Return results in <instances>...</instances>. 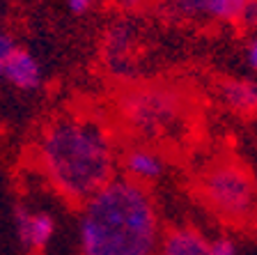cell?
Masks as SVG:
<instances>
[{
	"label": "cell",
	"instance_id": "cell-1",
	"mask_svg": "<svg viewBox=\"0 0 257 255\" xmlns=\"http://www.w3.org/2000/svg\"><path fill=\"white\" fill-rule=\"evenodd\" d=\"M80 255H156L161 228L156 205L143 184L112 177L83 202Z\"/></svg>",
	"mask_w": 257,
	"mask_h": 255
},
{
	"label": "cell",
	"instance_id": "cell-2",
	"mask_svg": "<svg viewBox=\"0 0 257 255\" xmlns=\"http://www.w3.org/2000/svg\"><path fill=\"white\" fill-rule=\"evenodd\" d=\"M39 165L55 191L87 202L115 175V152L106 129L85 117H58L42 131Z\"/></svg>",
	"mask_w": 257,
	"mask_h": 255
},
{
	"label": "cell",
	"instance_id": "cell-3",
	"mask_svg": "<svg viewBox=\"0 0 257 255\" xmlns=\"http://www.w3.org/2000/svg\"><path fill=\"white\" fill-rule=\"evenodd\" d=\"M209 207L227 221H246L255 209V182L241 163H216L202 177Z\"/></svg>",
	"mask_w": 257,
	"mask_h": 255
},
{
	"label": "cell",
	"instance_id": "cell-4",
	"mask_svg": "<svg viewBox=\"0 0 257 255\" xmlns=\"http://www.w3.org/2000/svg\"><path fill=\"white\" fill-rule=\"evenodd\" d=\"M126 117L136 131L152 138L161 133H170V129L179 122V104L170 92L145 90L131 97L126 104Z\"/></svg>",
	"mask_w": 257,
	"mask_h": 255
},
{
	"label": "cell",
	"instance_id": "cell-5",
	"mask_svg": "<svg viewBox=\"0 0 257 255\" xmlns=\"http://www.w3.org/2000/svg\"><path fill=\"white\" fill-rule=\"evenodd\" d=\"M14 223L21 244L32 250H42L55 232V221L46 212H28V209L19 207Z\"/></svg>",
	"mask_w": 257,
	"mask_h": 255
},
{
	"label": "cell",
	"instance_id": "cell-6",
	"mask_svg": "<svg viewBox=\"0 0 257 255\" xmlns=\"http://www.w3.org/2000/svg\"><path fill=\"white\" fill-rule=\"evenodd\" d=\"M3 78L19 90H35L42 83V69H39V62L32 58L30 51L14 46L10 58H7Z\"/></svg>",
	"mask_w": 257,
	"mask_h": 255
},
{
	"label": "cell",
	"instance_id": "cell-7",
	"mask_svg": "<svg viewBox=\"0 0 257 255\" xmlns=\"http://www.w3.org/2000/svg\"><path fill=\"white\" fill-rule=\"evenodd\" d=\"M156 255H209V241L195 228H172L161 239Z\"/></svg>",
	"mask_w": 257,
	"mask_h": 255
},
{
	"label": "cell",
	"instance_id": "cell-8",
	"mask_svg": "<svg viewBox=\"0 0 257 255\" xmlns=\"http://www.w3.org/2000/svg\"><path fill=\"white\" fill-rule=\"evenodd\" d=\"M248 0H177L179 12L186 16H209L218 21H236Z\"/></svg>",
	"mask_w": 257,
	"mask_h": 255
},
{
	"label": "cell",
	"instance_id": "cell-9",
	"mask_svg": "<svg viewBox=\"0 0 257 255\" xmlns=\"http://www.w3.org/2000/svg\"><path fill=\"white\" fill-rule=\"evenodd\" d=\"M124 170H126V180L145 186L147 182H154L161 177L163 159L156 152H152V149L138 147V149H131L124 156Z\"/></svg>",
	"mask_w": 257,
	"mask_h": 255
},
{
	"label": "cell",
	"instance_id": "cell-10",
	"mask_svg": "<svg viewBox=\"0 0 257 255\" xmlns=\"http://www.w3.org/2000/svg\"><path fill=\"white\" fill-rule=\"evenodd\" d=\"M220 95L232 111H257V83H252V80H227Z\"/></svg>",
	"mask_w": 257,
	"mask_h": 255
},
{
	"label": "cell",
	"instance_id": "cell-11",
	"mask_svg": "<svg viewBox=\"0 0 257 255\" xmlns=\"http://www.w3.org/2000/svg\"><path fill=\"white\" fill-rule=\"evenodd\" d=\"M209 255H236V246L232 239L220 237L216 241H209Z\"/></svg>",
	"mask_w": 257,
	"mask_h": 255
},
{
	"label": "cell",
	"instance_id": "cell-12",
	"mask_svg": "<svg viewBox=\"0 0 257 255\" xmlns=\"http://www.w3.org/2000/svg\"><path fill=\"white\" fill-rule=\"evenodd\" d=\"M14 46H16V44L12 42V37H7V35H3V32H0V80H3L7 58H10V53H12V48H14Z\"/></svg>",
	"mask_w": 257,
	"mask_h": 255
},
{
	"label": "cell",
	"instance_id": "cell-13",
	"mask_svg": "<svg viewBox=\"0 0 257 255\" xmlns=\"http://www.w3.org/2000/svg\"><path fill=\"white\" fill-rule=\"evenodd\" d=\"M239 19L243 23H248V26H257V0H248Z\"/></svg>",
	"mask_w": 257,
	"mask_h": 255
},
{
	"label": "cell",
	"instance_id": "cell-14",
	"mask_svg": "<svg viewBox=\"0 0 257 255\" xmlns=\"http://www.w3.org/2000/svg\"><path fill=\"white\" fill-rule=\"evenodd\" d=\"M67 3H69V10L74 12V14H85L96 0H67Z\"/></svg>",
	"mask_w": 257,
	"mask_h": 255
},
{
	"label": "cell",
	"instance_id": "cell-15",
	"mask_svg": "<svg viewBox=\"0 0 257 255\" xmlns=\"http://www.w3.org/2000/svg\"><path fill=\"white\" fill-rule=\"evenodd\" d=\"M246 58H248V64L257 71V39L250 42V46H248V51H246Z\"/></svg>",
	"mask_w": 257,
	"mask_h": 255
},
{
	"label": "cell",
	"instance_id": "cell-16",
	"mask_svg": "<svg viewBox=\"0 0 257 255\" xmlns=\"http://www.w3.org/2000/svg\"><path fill=\"white\" fill-rule=\"evenodd\" d=\"M126 5H131V7H136V5H143V3H150V0H124Z\"/></svg>",
	"mask_w": 257,
	"mask_h": 255
}]
</instances>
